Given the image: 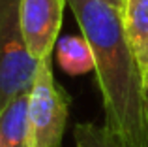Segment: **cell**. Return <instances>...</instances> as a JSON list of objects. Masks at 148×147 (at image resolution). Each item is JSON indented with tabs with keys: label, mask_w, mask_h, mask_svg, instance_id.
Masks as SVG:
<instances>
[{
	"label": "cell",
	"mask_w": 148,
	"mask_h": 147,
	"mask_svg": "<svg viewBox=\"0 0 148 147\" xmlns=\"http://www.w3.org/2000/svg\"><path fill=\"white\" fill-rule=\"evenodd\" d=\"M94 51L103 126L124 147H148V85L124 34L118 8L107 0H66Z\"/></svg>",
	"instance_id": "cell-1"
},
{
	"label": "cell",
	"mask_w": 148,
	"mask_h": 147,
	"mask_svg": "<svg viewBox=\"0 0 148 147\" xmlns=\"http://www.w3.org/2000/svg\"><path fill=\"white\" fill-rule=\"evenodd\" d=\"M36 72L21 30V0H0V111L30 91Z\"/></svg>",
	"instance_id": "cell-2"
},
{
	"label": "cell",
	"mask_w": 148,
	"mask_h": 147,
	"mask_svg": "<svg viewBox=\"0 0 148 147\" xmlns=\"http://www.w3.org/2000/svg\"><path fill=\"white\" fill-rule=\"evenodd\" d=\"M71 98L53 76L51 57L38 62L28 91V121L32 147H62Z\"/></svg>",
	"instance_id": "cell-3"
},
{
	"label": "cell",
	"mask_w": 148,
	"mask_h": 147,
	"mask_svg": "<svg viewBox=\"0 0 148 147\" xmlns=\"http://www.w3.org/2000/svg\"><path fill=\"white\" fill-rule=\"evenodd\" d=\"M66 4V0H21L23 38L38 62L51 57L58 42Z\"/></svg>",
	"instance_id": "cell-4"
},
{
	"label": "cell",
	"mask_w": 148,
	"mask_h": 147,
	"mask_svg": "<svg viewBox=\"0 0 148 147\" xmlns=\"http://www.w3.org/2000/svg\"><path fill=\"white\" fill-rule=\"evenodd\" d=\"M118 11L135 59L148 76V0H122Z\"/></svg>",
	"instance_id": "cell-5"
},
{
	"label": "cell",
	"mask_w": 148,
	"mask_h": 147,
	"mask_svg": "<svg viewBox=\"0 0 148 147\" xmlns=\"http://www.w3.org/2000/svg\"><path fill=\"white\" fill-rule=\"evenodd\" d=\"M0 147H32L28 92L15 96L0 111Z\"/></svg>",
	"instance_id": "cell-6"
},
{
	"label": "cell",
	"mask_w": 148,
	"mask_h": 147,
	"mask_svg": "<svg viewBox=\"0 0 148 147\" xmlns=\"http://www.w3.org/2000/svg\"><path fill=\"white\" fill-rule=\"evenodd\" d=\"M56 60L69 76L88 74L96 68L94 51L84 36H64L56 42Z\"/></svg>",
	"instance_id": "cell-7"
},
{
	"label": "cell",
	"mask_w": 148,
	"mask_h": 147,
	"mask_svg": "<svg viewBox=\"0 0 148 147\" xmlns=\"http://www.w3.org/2000/svg\"><path fill=\"white\" fill-rule=\"evenodd\" d=\"M75 144L81 147H124L122 141L112 136L105 126H98L94 123H79L73 128Z\"/></svg>",
	"instance_id": "cell-8"
},
{
	"label": "cell",
	"mask_w": 148,
	"mask_h": 147,
	"mask_svg": "<svg viewBox=\"0 0 148 147\" xmlns=\"http://www.w3.org/2000/svg\"><path fill=\"white\" fill-rule=\"evenodd\" d=\"M107 2H109V4H112L114 8H118V10H120V4H122V0H107Z\"/></svg>",
	"instance_id": "cell-9"
},
{
	"label": "cell",
	"mask_w": 148,
	"mask_h": 147,
	"mask_svg": "<svg viewBox=\"0 0 148 147\" xmlns=\"http://www.w3.org/2000/svg\"><path fill=\"white\" fill-rule=\"evenodd\" d=\"M146 85H148V76H146Z\"/></svg>",
	"instance_id": "cell-10"
},
{
	"label": "cell",
	"mask_w": 148,
	"mask_h": 147,
	"mask_svg": "<svg viewBox=\"0 0 148 147\" xmlns=\"http://www.w3.org/2000/svg\"><path fill=\"white\" fill-rule=\"evenodd\" d=\"M77 147H81V145H77Z\"/></svg>",
	"instance_id": "cell-11"
}]
</instances>
